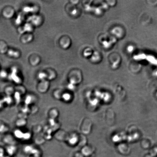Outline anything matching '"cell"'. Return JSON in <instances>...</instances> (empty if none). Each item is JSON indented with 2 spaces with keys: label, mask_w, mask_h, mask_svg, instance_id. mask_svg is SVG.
I'll return each mask as SVG.
<instances>
[{
  "label": "cell",
  "mask_w": 157,
  "mask_h": 157,
  "mask_svg": "<svg viewBox=\"0 0 157 157\" xmlns=\"http://www.w3.org/2000/svg\"><path fill=\"white\" fill-rule=\"evenodd\" d=\"M24 133L21 130L17 129L14 131V137L18 139H22Z\"/></svg>",
  "instance_id": "obj_2"
},
{
  "label": "cell",
  "mask_w": 157,
  "mask_h": 157,
  "mask_svg": "<svg viewBox=\"0 0 157 157\" xmlns=\"http://www.w3.org/2000/svg\"><path fill=\"white\" fill-rule=\"evenodd\" d=\"M46 77V74L44 73H43V72L40 73V74H39V75H38V77L40 80H44L45 79Z\"/></svg>",
  "instance_id": "obj_14"
},
{
  "label": "cell",
  "mask_w": 157,
  "mask_h": 157,
  "mask_svg": "<svg viewBox=\"0 0 157 157\" xmlns=\"http://www.w3.org/2000/svg\"><path fill=\"white\" fill-rule=\"evenodd\" d=\"M5 92L6 95L11 96L12 94H14L15 92V88H13L11 87H9L6 88L5 90Z\"/></svg>",
  "instance_id": "obj_5"
},
{
  "label": "cell",
  "mask_w": 157,
  "mask_h": 157,
  "mask_svg": "<svg viewBox=\"0 0 157 157\" xmlns=\"http://www.w3.org/2000/svg\"><path fill=\"white\" fill-rule=\"evenodd\" d=\"M8 128L3 123H0V133H4L7 131Z\"/></svg>",
  "instance_id": "obj_8"
},
{
  "label": "cell",
  "mask_w": 157,
  "mask_h": 157,
  "mask_svg": "<svg viewBox=\"0 0 157 157\" xmlns=\"http://www.w3.org/2000/svg\"><path fill=\"white\" fill-rule=\"evenodd\" d=\"M32 137L31 134L29 132H26L24 133L23 136V139L24 140L27 141L29 140Z\"/></svg>",
  "instance_id": "obj_10"
},
{
  "label": "cell",
  "mask_w": 157,
  "mask_h": 157,
  "mask_svg": "<svg viewBox=\"0 0 157 157\" xmlns=\"http://www.w3.org/2000/svg\"><path fill=\"white\" fill-rule=\"evenodd\" d=\"M27 124V121L26 119H19L16 122L17 126L19 127H23Z\"/></svg>",
  "instance_id": "obj_4"
},
{
  "label": "cell",
  "mask_w": 157,
  "mask_h": 157,
  "mask_svg": "<svg viewBox=\"0 0 157 157\" xmlns=\"http://www.w3.org/2000/svg\"><path fill=\"white\" fill-rule=\"evenodd\" d=\"M32 97L31 95L27 96L26 97L24 100V103L25 105L26 106H29V105L31 104L32 103Z\"/></svg>",
  "instance_id": "obj_7"
},
{
  "label": "cell",
  "mask_w": 157,
  "mask_h": 157,
  "mask_svg": "<svg viewBox=\"0 0 157 157\" xmlns=\"http://www.w3.org/2000/svg\"><path fill=\"white\" fill-rule=\"evenodd\" d=\"M3 103L6 104L7 105H10L11 104L12 102V99L11 96L6 95L4 97V98L2 100Z\"/></svg>",
  "instance_id": "obj_3"
},
{
  "label": "cell",
  "mask_w": 157,
  "mask_h": 157,
  "mask_svg": "<svg viewBox=\"0 0 157 157\" xmlns=\"http://www.w3.org/2000/svg\"><path fill=\"white\" fill-rule=\"evenodd\" d=\"M8 54L10 56H13L15 58H17L19 56V53L17 52L14 51L12 50H10L8 52Z\"/></svg>",
  "instance_id": "obj_11"
},
{
  "label": "cell",
  "mask_w": 157,
  "mask_h": 157,
  "mask_svg": "<svg viewBox=\"0 0 157 157\" xmlns=\"http://www.w3.org/2000/svg\"><path fill=\"white\" fill-rule=\"evenodd\" d=\"M21 95L19 92L15 91L14 93V99L17 104H19L21 101Z\"/></svg>",
  "instance_id": "obj_6"
},
{
  "label": "cell",
  "mask_w": 157,
  "mask_h": 157,
  "mask_svg": "<svg viewBox=\"0 0 157 157\" xmlns=\"http://www.w3.org/2000/svg\"><path fill=\"white\" fill-rule=\"evenodd\" d=\"M7 76V74L5 71H3L0 72V77L3 79L5 78Z\"/></svg>",
  "instance_id": "obj_13"
},
{
  "label": "cell",
  "mask_w": 157,
  "mask_h": 157,
  "mask_svg": "<svg viewBox=\"0 0 157 157\" xmlns=\"http://www.w3.org/2000/svg\"><path fill=\"white\" fill-rule=\"evenodd\" d=\"M33 8L31 7H26L24 8L23 10L25 12H29L31 11H32L33 10Z\"/></svg>",
  "instance_id": "obj_12"
},
{
  "label": "cell",
  "mask_w": 157,
  "mask_h": 157,
  "mask_svg": "<svg viewBox=\"0 0 157 157\" xmlns=\"http://www.w3.org/2000/svg\"><path fill=\"white\" fill-rule=\"evenodd\" d=\"M28 21L34 25L38 26L40 23V18L38 16H31L28 18Z\"/></svg>",
  "instance_id": "obj_1"
},
{
  "label": "cell",
  "mask_w": 157,
  "mask_h": 157,
  "mask_svg": "<svg viewBox=\"0 0 157 157\" xmlns=\"http://www.w3.org/2000/svg\"><path fill=\"white\" fill-rule=\"evenodd\" d=\"M32 26H31V25L29 24H27L23 27V32L26 31V32H30L32 31Z\"/></svg>",
  "instance_id": "obj_9"
},
{
  "label": "cell",
  "mask_w": 157,
  "mask_h": 157,
  "mask_svg": "<svg viewBox=\"0 0 157 157\" xmlns=\"http://www.w3.org/2000/svg\"><path fill=\"white\" fill-rule=\"evenodd\" d=\"M3 104H4V103H3L2 100H0V109H1L2 108Z\"/></svg>",
  "instance_id": "obj_15"
}]
</instances>
